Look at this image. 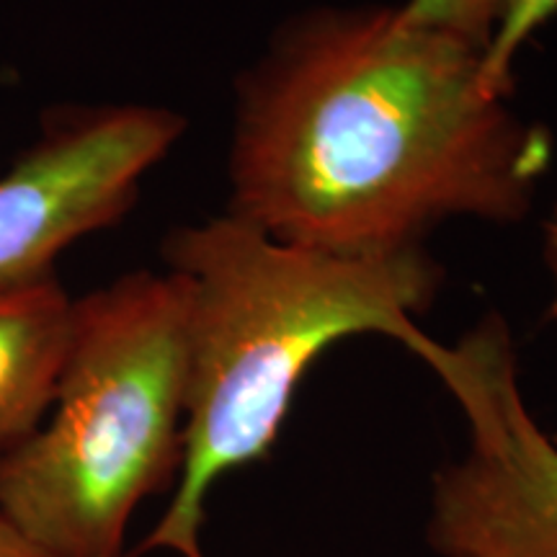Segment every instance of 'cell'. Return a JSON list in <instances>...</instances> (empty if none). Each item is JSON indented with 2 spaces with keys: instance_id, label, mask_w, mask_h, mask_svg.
<instances>
[{
  "instance_id": "obj_1",
  "label": "cell",
  "mask_w": 557,
  "mask_h": 557,
  "mask_svg": "<svg viewBox=\"0 0 557 557\" xmlns=\"http://www.w3.org/2000/svg\"><path fill=\"white\" fill-rule=\"evenodd\" d=\"M553 139L508 107L485 50L400 5L292 16L238 86L230 212L341 256L421 248L442 222H519Z\"/></svg>"
},
{
  "instance_id": "obj_2",
  "label": "cell",
  "mask_w": 557,
  "mask_h": 557,
  "mask_svg": "<svg viewBox=\"0 0 557 557\" xmlns=\"http://www.w3.org/2000/svg\"><path fill=\"white\" fill-rule=\"evenodd\" d=\"M165 259L191 292L184 465L165 513L127 557H205L207 496L222 475L269 457L320 354L359 333L413 351L426 336L416 315L434 302L442 271L423 248L341 256L233 214L176 230Z\"/></svg>"
},
{
  "instance_id": "obj_3",
  "label": "cell",
  "mask_w": 557,
  "mask_h": 557,
  "mask_svg": "<svg viewBox=\"0 0 557 557\" xmlns=\"http://www.w3.org/2000/svg\"><path fill=\"white\" fill-rule=\"evenodd\" d=\"M189 312V282L173 269L73 299L50 413L0 459V511L50 557H127L137 506L176 485Z\"/></svg>"
},
{
  "instance_id": "obj_4",
  "label": "cell",
  "mask_w": 557,
  "mask_h": 557,
  "mask_svg": "<svg viewBox=\"0 0 557 557\" xmlns=\"http://www.w3.org/2000/svg\"><path fill=\"white\" fill-rule=\"evenodd\" d=\"M470 426L465 457L434 475L426 540L442 557H557V444L529 413L511 333L491 315L455 346L413 348Z\"/></svg>"
},
{
  "instance_id": "obj_5",
  "label": "cell",
  "mask_w": 557,
  "mask_h": 557,
  "mask_svg": "<svg viewBox=\"0 0 557 557\" xmlns=\"http://www.w3.org/2000/svg\"><path fill=\"white\" fill-rule=\"evenodd\" d=\"M186 122L169 109H65L0 176V289L54 274L62 250L120 222Z\"/></svg>"
},
{
  "instance_id": "obj_6",
  "label": "cell",
  "mask_w": 557,
  "mask_h": 557,
  "mask_svg": "<svg viewBox=\"0 0 557 557\" xmlns=\"http://www.w3.org/2000/svg\"><path fill=\"white\" fill-rule=\"evenodd\" d=\"M70 318L73 297L54 274L0 289V459L50 413Z\"/></svg>"
},
{
  "instance_id": "obj_7",
  "label": "cell",
  "mask_w": 557,
  "mask_h": 557,
  "mask_svg": "<svg viewBox=\"0 0 557 557\" xmlns=\"http://www.w3.org/2000/svg\"><path fill=\"white\" fill-rule=\"evenodd\" d=\"M557 16V0H508L498 29L485 50V75L493 86L511 94V67L529 37Z\"/></svg>"
},
{
  "instance_id": "obj_8",
  "label": "cell",
  "mask_w": 557,
  "mask_h": 557,
  "mask_svg": "<svg viewBox=\"0 0 557 557\" xmlns=\"http://www.w3.org/2000/svg\"><path fill=\"white\" fill-rule=\"evenodd\" d=\"M508 0H406L403 9L418 24L434 26L487 50Z\"/></svg>"
},
{
  "instance_id": "obj_9",
  "label": "cell",
  "mask_w": 557,
  "mask_h": 557,
  "mask_svg": "<svg viewBox=\"0 0 557 557\" xmlns=\"http://www.w3.org/2000/svg\"><path fill=\"white\" fill-rule=\"evenodd\" d=\"M0 557H50L32 540H26L16 527L0 511Z\"/></svg>"
},
{
  "instance_id": "obj_10",
  "label": "cell",
  "mask_w": 557,
  "mask_h": 557,
  "mask_svg": "<svg viewBox=\"0 0 557 557\" xmlns=\"http://www.w3.org/2000/svg\"><path fill=\"white\" fill-rule=\"evenodd\" d=\"M542 253H545L547 271H549V276H553V284H555L553 302H549V318L557 323V207L553 209V214L545 220V225H542Z\"/></svg>"
}]
</instances>
